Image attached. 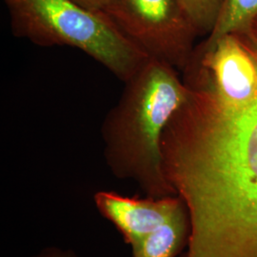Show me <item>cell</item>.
<instances>
[{
  "mask_svg": "<svg viewBox=\"0 0 257 257\" xmlns=\"http://www.w3.org/2000/svg\"><path fill=\"white\" fill-rule=\"evenodd\" d=\"M256 18L257 0H224L211 31L210 44L234 32L246 30Z\"/></svg>",
  "mask_w": 257,
  "mask_h": 257,
  "instance_id": "ba28073f",
  "label": "cell"
},
{
  "mask_svg": "<svg viewBox=\"0 0 257 257\" xmlns=\"http://www.w3.org/2000/svg\"><path fill=\"white\" fill-rule=\"evenodd\" d=\"M196 32L212 31L224 0H177Z\"/></svg>",
  "mask_w": 257,
  "mask_h": 257,
  "instance_id": "9c48e42d",
  "label": "cell"
},
{
  "mask_svg": "<svg viewBox=\"0 0 257 257\" xmlns=\"http://www.w3.org/2000/svg\"><path fill=\"white\" fill-rule=\"evenodd\" d=\"M187 210L135 245L132 257H177L181 255L190 236Z\"/></svg>",
  "mask_w": 257,
  "mask_h": 257,
  "instance_id": "52a82bcc",
  "label": "cell"
},
{
  "mask_svg": "<svg viewBox=\"0 0 257 257\" xmlns=\"http://www.w3.org/2000/svg\"><path fill=\"white\" fill-rule=\"evenodd\" d=\"M78 4L92 11L104 12L112 0H74Z\"/></svg>",
  "mask_w": 257,
  "mask_h": 257,
  "instance_id": "8fae6325",
  "label": "cell"
},
{
  "mask_svg": "<svg viewBox=\"0 0 257 257\" xmlns=\"http://www.w3.org/2000/svg\"><path fill=\"white\" fill-rule=\"evenodd\" d=\"M188 93L172 67L153 58L124 82L100 131L111 175L134 181L145 196L176 195L166 178L161 143L167 125Z\"/></svg>",
  "mask_w": 257,
  "mask_h": 257,
  "instance_id": "7a4b0ae2",
  "label": "cell"
},
{
  "mask_svg": "<svg viewBox=\"0 0 257 257\" xmlns=\"http://www.w3.org/2000/svg\"><path fill=\"white\" fill-rule=\"evenodd\" d=\"M104 13L150 58L170 66L183 60L196 32L177 0H112Z\"/></svg>",
  "mask_w": 257,
  "mask_h": 257,
  "instance_id": "277c9868",
  "label": "cell"
},
{
  "mask_svg": "<svg viewBox=\"0 0 257 257\" xmlns=\"http://www.w3.org/2000/svg\"><path fill=\"white\" fill-rule=\"evenodd\" d=\"M205 65L214 77L212 95L221 105L242 106L257 90L256 62L230 35L209 45Z\"/></svg>",
  "mask_w": 257,
  "mask_h": 257,
  "instance_id": "8992f818",
  "label": "cell"
},
{
  "mask_svg": "<svg viewBox=\"0 0 257 257\" xmlns=\"http://www.w3.org/2000/svg\"><path fill=\"white\" fill-rule=\"evenodd\" d=\"M161 149L191 226L180 257H257V90L234 108L190 92Z\"/></svg>",
  "mask_w": 257,
  "mask_h": 257,
  "instance_id": "6da1fadb",
  "label": "cell"
},
{
  "mask_svg": "<svg viewBox=\"0 0 257 257\" xmlns=\"http://www.w3.org/2000/svg\"><path fill=\"white\" fill-rule=\"evenodd\" d=\"M32 257H80L74 249L51 246L42 248L38 253Z\"/></svg>",
  "mask_w": 257,
  "mask_h": 257,
  "instance_id": "30bf717a",
  "label": "cell"
},
{
  "mask_svg": "<svg viewBox=\"0 0 257 257\" xmlns=\"http://www.w3.org/2000/svg\"><path fill=\"white\" fill-rule=\"evenodd\" d=\"M14 37L81 51L126 82L150 58L104 12L74 0H2Z\"/></svg>",
  "mask_w": 257,
  "mask_h": 257,
  "instance_id": "3957f363",
  "label": "cell"
},
{
  "mask_svg": "<svg viewBox=\"0 0 257 257\" xmlns=\"http://www.w3.org/2000/svg\"><path fill=\"white\" fill-rule=\"evenodd\" d=\"M93 202L102 217L114 226L130 247L187 210L178 195L138 197L99 191L94 193Z\"/></svg>",
  "mask_w": 257,
  "mask_h": 257,
  "instance_id": "5b68a950",
  "label": "cell"
}]
</instances>
